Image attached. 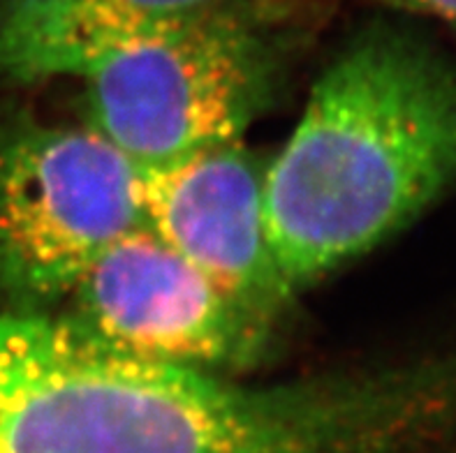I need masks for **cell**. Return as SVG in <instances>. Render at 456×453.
<instances>
[{
    "instance_id": "obj_7",
    "label": "cell",
    "mask_w": 456,
    "mask_h": 453,
    "mask_svg": "<svg viewBox=\"0 0 456 453\" xmlns=\"http://www.w3.org/2000/svg\"><path fill=\"white\" fill-rule=\"evenodd\" d=\"M216 0H0V77H84Z\"/></svg>"
},
{
    "instance_id": "obj_6",
    "label": "cell",
    "mask_w": 456,
    "mask_h": 453,
    "mask_svg": "<svg viewBox=\"0 0 456 453\" xmlns=\"http://www.w3.org/2000/svg\"><path fill=\"white\" fill-rule=\"evenodd\" d=\"M265 169L239 139L139 174L146 227L243 308L272 321L295 294L269 243Z\"/></svg>"
},
{
    "instance_id": "obj_3",
    "label": "cell",
    "mask_w": 456,
    "mask_h": 453,
    "mask_svg": "<svg viewBox=\"0 0 456 453\" xmlns=\"http://www.w3.org/2000/svg\"><path fill=\"white\" fill-rule=\"evenodd\" d=\"M295 14L283 0L214 5L84 77L91 125L139 172L243 139L273 102Z\"/></svg>"
},
{
    "instance_id": "obj_4",
    "label": "cell",
    "mask_w": 456,
    "mask_h": 453,
    "mask_svg": "<svg viewBox=\"0 0 456 453\" xmlns=\"http://www.w3.org/2000/svg\"><path fill=\"white\" fill-rule=\"evenodd\" d=\"M144 224L142 174L95 127L0 123V305L40 312L65 301Z\"/></svg>"
},
{
    "instance_id": "obj_8",
    "label": "cell",
    "mask_w": 456,
    "mask_h": 453,
    "mask_svg": "<svg viewBox=\"0 0 456 453\" xmlns=\"http://www.w3.org/2000/svg\"><path fill=\"white\" fill-rule=\"evenodd\" d=\"M389 7L408 14H419V17L438 19L443 23H450L456 28V0H382Z\"/></svg>"
},
{
    "instance_id": "obj_5",
    "label": "cell",
    "mask_w": 456,
    "mask_h": 453,
    "mask_svg": "<svg viewBox=\"0 0 456 453\" xmlns=\"http://www.w3.org/2000/svg\"><path fill=\"white\" fill-rule=\"evenodd\" d=\"M65 301L63 320L111 350L208 373L248 366L269 328L146 224L104 250Z\"/></svg>"
},
{
    "instance_id": "obj_2",
    "label": "cell",
    "mask_w": 456,
    "mask_h": 453,
    "mask_svg": "<svg viewBox=\"0 0 456 453\" xmlns=\"http://www.w3.org/2000/svg\"><path fill=\"white\" fill-rule=\"evenodd\" d=\"M456 183V65L408 30L347 42L265 169L266 231L292 294L369 253Z\"/></svg>"
},
{
    "instance_id": "obj_9",
    "label": "cell",
    "mask_w": 456,
    "mask_h": 453,
    "mask_svg": "<svg viewBox=\"0 0 456 453\" xmlns=\"http://www.w3.org/2000/svg\"><path fill=\"white\" fill-rule=\"evenodd\" d=\"M454 453H456V451H454Z\"/></svg>"
},
{
    "instance_id": "obj_1",
    "label": "cell",
    "mask_w": 456,
    "mask_h": 453,
    "mask_svg": "<svg viewBox=\"0 0 456 453\" xmlns=\"http://www.w3.org/2000/svg\"><path fill=\"white\" fill-rule=\"evenodd\" d=\"M456 352L241 384L0 305V453H454Z\"/></svg>"
}]
</instances>
